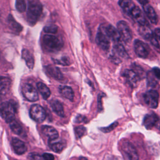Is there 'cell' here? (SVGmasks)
<instances>
[{"label": "cell", "instance_id": "1", "mask_svg": "<svg viewBox=\"0 0 160 160\" xmlns=\"http://www.w3.org/2000/svg\"><path fill=\"white\" fill-rule=\"evenodd\" d=\"M42 7L39 0H31L28 4L27 20L31 25L34 24L42 13Z\"/></svg>", "mask_w": 160, "mask_h": 160}, {"label": "cell", "instance_id": "2", "mask_svg": "<svg viewBox=\"0 0 160 160\" xmlns=\"http://www.w3.org/2000/svg\"><path fill=\"white\" fill-rule=\"evenodd\" d=\"M15 112L16 108L12 102H4L0 104V114L7 122L14 120Z\"/></svg>", "mask_w": 160, "mask_h": 160}, {"label": "cell", "instance_id": "3", "mask_svg": "<svg viewBox=\"0 0 160 160\" xmlns=\"http://www.w3.org/2000/svg\"><path fill=\"white\" fill-rule=\"evenodd\" d=\"M42 43L45 48L49 51H58L62 46V43L60 39L51 34L44 35L42 38Z\"/></svg>", "mask_w": 160, "mask_h": 160}, {"label": "cell", "instance_id": "4", "mask_svg": "<svg viewBox=\"0 0 160 160\" xmlns=\"http://www.w3.org/2000/svg\"><path fill=\"white\" fill-rule=\"evenodd\" d=\"M109 38L106 34L104 28L102 25H101L99 30L98 31V33L96 34V42L97 44L99 46V48H101L104 51H107L109 49L110 46V42H109Z\"/></svg>", "mask_w": 160, "mask_h": 160}, {"label": "cell", "instance_id": "5", "mask_svg": "<svg viewBox=\"0 0 160 160\" xmlns=\"http://www.w3.org/2000/svg\"><path fill=\"white\" fill-rule=\"evenodd\" d=\"M29 114L31 118L38 122H42L46 116L44 108L38 104H34L31 107Z\"/></svg>", "mask_w": 160, "mask_h": 160}, {"label": "cell", "instance_id": "6", "mask_svg": "<svg viewBox=\"0 0 160 160\" xmlns=\"http://www.w3.org/2000/svg\"><path fill=\"white\" fill-rule=\"evenodd\" d=\"M122 150L129 160H138L139 156L135 147L129 141H124L122 142Z\"/></svg>", "mask_w": 160, "mask_h": 160}, {"label": "cell", "instance_id": "7", "mask_svg": "<svg viewBox=\"0 0 160 160\" xmlns=\"http://www.w3.org/2000/svg\"><path fill=\"white\" fill-rule=\"evenodd\" d=\"M117 29L119 32L121 38L126 42L132 39V33L128 24L124 21H120L117 24Z\"/></svg>", "mask_w": 160, "mask_h": 160}, {"label": "cell", "instance_id": "8", "mask_svg": "<svg viewBox=\"0 0 160 160\" xmlns=\"http://www.w3.org/2000/svg\"><path fill=\"white\" fill-rule=\"evenodd\" d=\"M145 103L151 108H156L158 105L159 94L156 90H149L144 93Z\"/></svg>", "mask_w": 160, "mask_h": 160}, {"label": "cell", "instance_id": "9", "mask_svg": "<svg viewBox=\"0 0 160 160\" xmlns=\"http://www.w3.org/2000/svg\"><path fill=\"white\" fill-rule=\"evenodd\" d=\"M24 97L29 101H36L38 99V94L36 89L29 84H25L22 88Z\"/></svg>", "mask_w": 160, "mask_h": 160}, {"label": "cell", "instance_id": "10", "mask_svg": "<svg viewBox=\"0 0 160 160\" xmlns=\"http://www.w3.org/2000/svg\"><path fill=\"white\" fill-rule=\"evenodd\" d=\"M134 48L136 54L140 58H145L149 54V48L142 41L136 39L134 42Z\"/></svg>", "mask_w": 160, "mask_h": 160}, {"label": "cell", "instance_id": "11", "mask_svg": "<svg viewBox=\"0 0 160 160\" xmlns=\"http://www.w3.org/2000/svg\"><path fill=\"white\" fill-rule=\"evenodd\" d=\"M104 29L109 37V39L112 40L114 42H118L121 39V36L118 29L115 28L111 24L102 25Z\"/></svg>", "mask_w": 160, "mask_h": 160}, {"label": "cell", "instance_id": "12", "mask_svg": "<svg viewBox=\"0 0 160 160\" xmlns=\"http://www.w3.org/2000/svg\"><path fill=\"white\" fill-rule=\"evenodd\" d=\"M49 146L53 151L56 152H60L66 148V142L64 139L58 138L49 140Z\"/></svg>", "mask_w": 160, "mask_h": 160}, {"label": "cell", "instance_id": "13", "mask_svg": "<svg viewBox=\"0 0 160 160\" xmlns=\"http://www.w3.org/2000/svg\"><path fill=\"white\" fill-rule=\"evenodd\" d=\"M129 16H131L141 26H145L147 24L146 19L141 10L138 7L136 6L131 11Z\"/></svg>", "mask_w": 160, "mask_h": 160}, {"label": "cell", "instance_id": "14", "mask_svg": "<svg viewBox=\"0 0 160 160\" xmlns=\"http://www.w3.org/2000/svg\"><path fill=\"white\" fill-rule=\"evenodd\" d=\"M12 146L14 151L19 154H22L27 151V146L24 142L17 138H13L12 139Z\"/></svg>", "mask_w": 160, "mask_h": 160}, {"label": "cell", "instance_id": "15", "mask_svg": "<svg viewBox=\"0 0 160 160\" xmlns=\"http://www.w3.org/2000/svg\"><path fill=\"white\" fill-rule=\"evenodd\" d=\"M123 76L125 77V78L127 80V82L129 83V84L131 87L132 88L136 87L138 82L139 81V78L134 71H133L132 70L126 69L124 71Z\"/></svg>", "mask_w": 160, "mask_h": 160}, {"label": "cell", "instance_id": "16", "mask_svg": "<svg viewBox=\"0 0 160 160\" xmlns=\"http://www.w3.org/2000/svg\"><path fill=\"white\" fill-rule=\"evenodd\" d=\"M159 121L158 116L154 113H150L146 114L143 120V124L146 128L149 129L158 124Z\"/></svg>", "mask_w": 160, "mask_h": 160}, {"label": "cell", "instance_id": "17", "mask_svg": "<svg viewBox=\"0 0 160 160\" xmlns=\"http://www.w3.org/2000/svg\"><path fill=\"white\" fill-rule=\"evenodd\" d=\"M44 70L49 76L56 80H61L63 78L61 71L56 66L52 65H48L44 67Z\"/></svg>", "mask_w": 160, "mask_h": 160}, {"label": "cell", "instance_id": "18", "mask_svg": "<svg viewBox=\"0 0 160 160\" xmlns=\"http://www.w3.org/2000/svg\"><path fill=\"white\" fill-rule=\"evenodd\" d=\"M142 7H143V9L145 12V14L150 20V21L152 24H156L158 22V16L156 11L153 9V8L151 6H150L149 4L143 5Z\"/></svg>", "mask_w": 160, "mask_h": 160}, {"label": "cell", "instance_id": "19", "mask_svg": "<svg viewBox=\"0 0 160 160\" xmlns=\"http://www.w3.org/2000/svg\"><path fill=\"white\" fill-rule=\"evenodd\" d=\"M11 86V80L9 78L6 76H0V94H7Z\"/></svg>", "mask_w": 160, "mask_h": 160}, {"label": "cell", "instance_id": "20", "mask_svg": "<svg viewBox=\"0 0 160 160\" xmlns=\"http://www.w3.org/2000/svg\"><path fill=\"white\" fill-rule=\"evenodd\" d=\"M42 132L43 134L49 138V140L54 139L58 138V132L56 130L55 128H54L52 126H43L41 128Z\"/></svg>", "mask_w": 160, "mask_h": 160}, {"label": "cell", "instance_id": "21", "mask_svg": "<svg viewBox=\"0 0 160 160\" xmlns=\"http://www.w3.org/2000/svg\"><path fill=\"white\" fill-rule=\"evenodd\" d=\"M119 4L126 14L130 15L131 11L136 6L131 0H119Z\"/></svg>", "mask_w": 160, "mask_h": 160}, {"label": "cell", "instance_id": "22", "mask_svg": "<svg viewBox=\"0 0 160 160\" xmlns=\"http://www.w3.org/2000/svg\"><path fill=\"white\" fill-rule=\"evenodd\" d=\"M22 58L25 61L27 66L29 69H32L34 66V59L32 54L26 49L22 51Z\"/></svg>", "mask_w": 160, "mask_h": 160}, {"label": "cell", "instance_id": "23", "mask_svg": "<svg viewBox=\"0 0 160 160\" xmlns=\"http://www.w3.org/2000/svg\"><path fill=\"white\" fill-rule=\"evenodd\" d=\"M51 106L53 110V111L58 114L59 116H64V109H63V106L62 104L57 100H54L52 101L51 103Z\"/></svg>", "mask_w": 160, "mask_h": 160}, {"label": "cell", "instance_id": "24", "mask_svg": "<svg viewBox=\"0 0 160 160\" xmlns=\"http://www.w3.org/2000/svg\"><path fill=\"white\" fill-rule=\"evenodd\" d=\"M114 52L122 58H128V54L126 49L119 42H116L115 45L114 46Z\"/></svg>", "mask_w": 160, "mask_h": 160}, {"label": "cell", "instance_id": "25", "mask_svg": "<svg viewBox=\"0 0 160 160\" xmlns=\"http://www.w3.org/2000/svg\"><path fill=\"white\" fill-rule=\"evenodd\" d=\"M59 91H60V93L62 94V96H63L66 99H68L70 101L73 100L74 92H73L72 89H71V88H70L69 86H61L59 88Z\"/></svg>", "mask_w": 160, "mask_h": 160}, {"label": "cell", "instance_id": "26", "mask_svg": "<svg viewBox=\"0 0 160 160\" xmlns=\"http://www.w3.org/2000/svg\"><path fill=\"white\" fill-rule=\"evenodd\" d=\"M37 88L41 93L44 99H47L51 95V91L49 88L42 82H38L37 84Z\"/></svg>", "mask_w": 160, "mask_h": 160}, {"label": "cell", "instance_id": "27", "mask_svg": "<svg viewBox=\"0 0 160 160\" xmlns=\"http://www.w3.org/2000/svg\"><path fill=\"white\" fill-rule=\"evenodd\" d=\"M145 38L150 42L151 45L158 51L160 52V44L158 42V39L155 36L154 34L150 32H148L145 35Z\"/></svg>", "mask_w": 160, "mask_h": 160}, {"label": "cell", "instance_id": "28", "mask_svg": "<svg viewBox=\"0 0 160 160\" xmlns=\"http://www.w3.org/2000/svg\"><path fill=\"white\" fill-rule=\"evenodd\" d=\"M9 126L12 131L14 133L19 135H21L22 134V128L21 126L16 121L14 120L11 122H9Z\"/></svg>", "mask_w": 160, "mask_h": 160}, {"label": "cell", "instance_id": "29", "mask_svg": "<svg viewBox=\"0 0 160 160\" xmlns=\"http://www.w3.org/2000/svg\"><path fill=\"white\" fill-rule=\"evenodd\" d=\"M9 26L10 27L15 31L16 32H20L22 30V27L14 19L13 17L11 16H9Z\"/></svg>", "mask_w": 160, "mask_h": 160}, {"label": "cell", "instance_id": "30", "mask_svg": "<svg viewBox=\"0 0 160 160\" xmlns=\"http://www.w3.org/2000/svg\"><path fill=\"white\" fill-rule=\"evenodd\" d=\"M15 6L16 9L19 12H23L24 11H26V4L25 0H16Z\"/></svg>", "mask_w": 160, "mask_h": 160}, {"label": "cell", "instance_id": "31", "mask_svg": "<svg viewBox=\"0 0 160 160\" xmlns=\"http://www.w3.org/2000/svg\"><path fill=\"white\" fill-rule=\"evenodd\" d=\"M44 31L47 33H51V34H54L58 31V26L55 24H49L44 28Z\"/></svg>", "mask_w": 160, "mask_h": 160}, {"label": "cell", "instance_id": "32", "mask_svg": "<svg viewBox=\"0 0 160 160\" xmlns=\"http://www.w3.org/2000/svg\"><path fill=\"white\" fill-rule=\"evenodd\" d=\"M54 61L55 63L62 65V66H68L71 64L69 58L67 57H63L60 59H54Z\"/></svg>", "mask_w": 160, "mask_h": 160}, {"label": "cell", "instance_id": "33", "mask_svg": "<svg viewBox=\"0 0 160 160\" xmlns=\"http://www.w3.org/2000/svg\"><path fill=\"white\" fill-rule=\"evenodd\" d=\"M86 132V128L84 126H78L75 128V134L78 138L82 137Z\"/></svg>", "mask_w": 160, "mask_h": 160}, {"label": "cell", "instance_id": "34", "mask_svg": "<svg viewBox=\"0 0 160 160\" xmlns=\"http://www.w3.org/2000/svg\"><path fill=\"white\" fill-rule=\"evenodd\" d=\"M133 71H134L136 74L138 76V77L140 78H143V77H144L145 74H144V71L142 70V69L138 66H136V65H134V69H132Z\"/></svg>", "mask_w": 160, "mask_h": 160}, {"label": "cell", "instance_id": "35", "mask_svg": "<svg viewBox=\"0 0 160 160\" xmlns=\"http://www.w3.org/2000/svg\"><path fill=\"white\" fill-rule=\"evenodd\" d=\"M29 158L31 159V160H45L42 156L39 155V154H37V153H30L29 154Z\"/></svg>", "mask_w": 160, "mask_h": 160}, {"label": "cell", "instance_id": "36", "mask_svg": "<svg viewBox=\"0 0 160 160\" xmlns=\"http://www.w3.org/2000/svg\"><path fill=\"white\" fill-rule=\"evenodd\" d=\"M117 125H118V122H114L113 124H111L109 126L106 127V128H102L101 129H102V131L106 132H109V131H111L113 130V129H114L117 126Z\"/></svg>", "mask_w": 160, "mask_h": 160}, {"label": "cell", "instance_id": "37", "mask_svg": "<svg viewBox=\"0 0 160 160\" xmlns=\"http://www.w3.org/2000/svg\"><path fill=\"white\" fill-rule=\"evenodd\" d=\"M42 156L45 160H54V156L49 153H44Z\"/></svg>", "mask_w": 160, "mask_h": 160}, {"label": "cell", "instance_id": "38", "mask_svg": "<svg viewBox=\"0 0 160 160\" xmlns=\"http://www.w3.org/2000/svg\"><path fill=\"white\" fill-rule=\"evenodd\" d=\"M152 72L155 77H156L158 79H160V69L158 68H154L152 69Z\"/></svg>", "mask_w": 160, "mask_h": 160}, {"label": "cell", "instance_id": "39", "mask_svg": "<svg viewBox=\"0 0 160 160\" xmlns=\"http://www.w3.org/2000/svg\"><path fill=\"white\" fill-rule=\"evenodd\" d=\"M155 36L157 38V39L158 40L160 41V29L157 28L154 30V32Z\"/></svg>", "mask_w": 160, "mask_h": 160}, {"label": "cell", "instance_id": "40", "mask_svg": "<svg viewBox=\"0 0 160 160\" xmlns=\"http://www.w3.org/2000/svg\"><path fill=\"white\" fill-rule=\"evenodd\" d=\"M137 1L143 6V5L148 4L149 0H137Z\"/></svg>", "mask_w": 160, "mask_h": 160}, {"label": "cell", "instance_id": "41", "mask_svg": "<svg viewBox=\"0 0 160 160\" xmlns=\"http://www.w3.org/2000/svg\"><path fill=\"white\" fill-rule=\"evenodd\" d=\"M79 160H88V159L86 158H84V157H80Z\"/></svg>", "mask_w": 160, "mask_h": 160}, {"label": "cell", "instance_id": "42", "mask_svg": "<svg viewBox=\"0 0 160 160\" xmlns=\"http://www.w3.org/2000/svg\"><path fill=\"white\" fill-rule=\"evenodd\" d=\"M158 129L160 130V120H159V121H158Z\"/></svg>", "mask_w": 160, "mask_h": 160}]
</instances>
